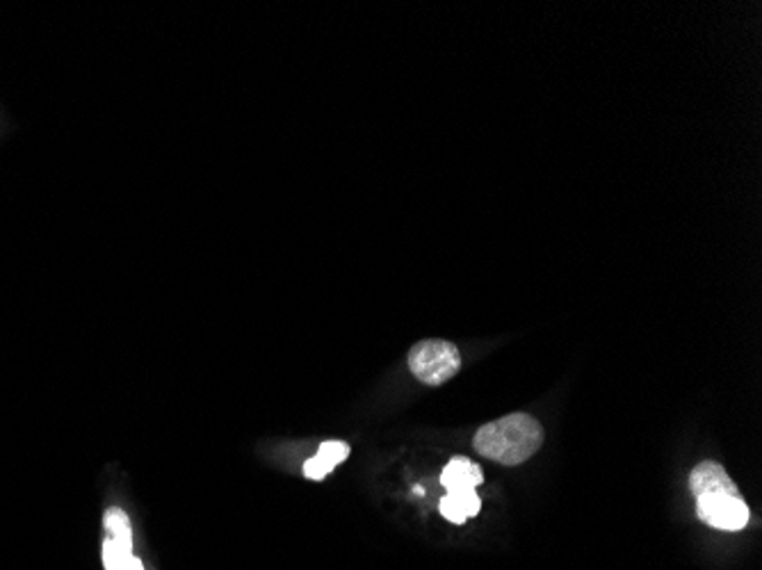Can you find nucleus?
Instances as JSON below:
<instances>
[{
  "label": "nucleus",
  "mask_w": 762,
  "mask_h": 570,
  "mask_svg": "<svg viewBox=\"0 0 762 570\" xmlns=\"http://www.w3.org/2000/svg\"><path fill=\"white\" fill-rule=\"evenodd\" d=\"M482 509V500H480V495L477 490H459V493H448L444 500H440L438 505V511L440 516H444L446 520H450V523H457V525H463L465 520L477 516Z\"/></svg>",
  "instance_id": "obj_6"
},
{
  "label": "nucleus",
  "mask_w": 762,
  "mask_h": 570,
  "mask_svg": "<svg viewBox=\"0 0 762 570\" xmlns=\"http://www.w3.org/2000/svg\"><path fill=\"white\" fill-rule=\"evenodd\" d=\"M544 427L530 413H509L477 429L473 448L503 465H521L544 445Z\"/></svg>",
  "instance_id": "obj_2"
},
{
  "label": "nucleus",
  "mask_w": 762,
  "mask_h": 570,
  "mask_svg": "<svg viewBox=\"0 0 762 570\" xmlns=\"http://www.w3.org/2000/svg\"><path fill=\"white\" fill-rule=\"evenodd\" d=\"M409 369L425 386H444L461 369V354L448 340L427 338L409 350Z\"/></svg>",
  "instance_id": "obj_3"
},
{
  "label": "nucleus",
  "mask_w": 762,
  "mask_h": 570,
  "mask_svg": "<svg viewBox=\"0 0 762 570\" xmlns=\"http://www.w3.org/2000/svg\"><path fill=\"white\" fill-rule=\"evenodd\" d=\"M119 570H144V566H142V561H140L137 557L131 555V557L124 561V566H121Z\"/></svg>",
  "instance_id": "obj_9"
},
{
  "label": "nucleus",
  "mask_w": 762,
  "mask_h": 570,
  "mask_svg": "<svg viewBox=\"0 0 762 570\" xmlns=\"http://www.w3.org/2000/svg\"><path fill=\"white\" fill-rule=\"evenodd\" d=\"M350 457V445L342 440H327L319 445V450L313 459L304 463V477L319 482L325 480L331 470Z\"/></svg>",
  "instance_id": "obj_4"
},
{
  "label": "nucleus",
  "mask_w": 762,
  "mask_h": 570,
  "mask_svg": "<svg viewBox=\"0 0 762 570\" xmlns=\"http://www.w3.org/2000/svg\"><path fill=\"white\" fill-rule=\"evenodd\" d=\"M690 488L697 498V516L705 525L724 532H740L749 525V505L719 463H699L690 475Z\"/></svg>",
  "instance_id": "obj_1"
},
{
  "label": "nucleus",
  "mask_w": 762,
  "mask_h": 570,
  "mask_svg": "<svg viewBox=\"0 0 762 570\" xmlns=\"http://www.w3.org/2000/svg\"><path fill=\"white\" fill-rule=\"evenodd\" d=\"M484 482L482 468L465 457H455L440 473V484L448 488V493L459 490H473Z\"/></svg>",
  "instance_id": "obj_5"
},
{
  "label": "nucleus",
  "mask_w": 762,
  "mask_h": 570,
  "mask_svg": "<svg viewBox=\"0 0 762 570\" xmlns=\"http://www.w3.org/2000/svg\"><path fill=\"white\" fill-rule=\"evenodd\" d=\"M106 527L108 532L112 534V538L121 541V543H126V545H133V538H131V523H129V516L112 507L106 511Z\"/></svg>",
  "instance_id": "obj_8"
},
{
  "label": "nucleus",
  "mask_w": 762,
  "mask_h": 570,
  "mask_svg": "<svg viewBox=\"0 0 762 570\" xmlns=\"http://www.w3.org/2000/svg\"><path fill=\"white\" fill-rule=\"evenodd\" d=\"M133 553V545H126V543H121L117 538H106L104 543V566L106 570H119L121 566H124V561L131 557Z\"/></svg>",
  "instance_id": "obj_7"
}]
</instances>
